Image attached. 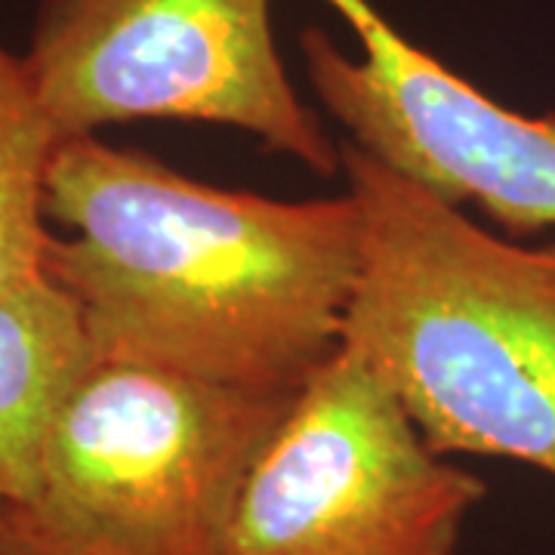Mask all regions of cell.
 I'll return each mask as SVG.
<instances>
[{"instance_id": "cell-4", "label": "cell", "mask_w": 555, "mask_h": 555, "mask_svg": "<svg viewBox=\"0 0 555 555\" xmlns=\"http://www.w3.org/2000/svg\"><path fill=\"white\" fill-rule=\"evenodd\" d=\"M22 62L62 139L195 120L244 130L321 177L343 167L287 78L269 0H40Z\"/></svg>"}, {"instance_id": "cell-8", "label": "cell", "mask_w": 555, "mask_h": 555, "mask_svg": "<svg viewBox=\"0 0 555 555\" xmlns=\"http://www.w3.org/2000/svg\"><path fill=\"white\" fill-rule=\"evenodd\" d=\"M60 142L22 56L0 43V299L43 275V195Z\"/></svg>"}, {"instance_id": "cell-3", "label": "cell", "mask_w": 555, "mask_h": 555, "mask_svg": "<svg viewBox=\"0 0 555 555\" xmlns=\"http://www.w3.org/2000/svg\"><path fill=\"white\" fill-rule=\"evenodd\" d=\"M294 398L93 358L13 506L53 555H219Z\"/></svg>"}, {"instance_id": "cell-9", "label": "cell", "mask_w": 555, "mask_h": 555, "mask_svg": "<svg viewBox=\"0 0 555 555\" xmlns=\"http://www.w3.org/2000/svg\"><path fill=\"white\" fill-rule=\"evenodd\" d=\"M0 555H53L31 534L13 503H0Z\"/></svg>"}, {"instance_id": "cell-6", "label": "cell", "mask_w": 555, "mask_h": 555, "mask_svg": "<svg viewBox=\"0 0 555 555\" xmlns=\"http://www.w3.org/2000/svg\"><path fill=\"white\" fill-rule=\"evenodd\" d=\"M361 40L349 60L309 28L302 56L327 115L383 167L460 207L476 201L509 235L555 225V115L525 118L398 35L367 0L331 3Z\"/></svg>"}, {"instance_id": "cell-2", "label": "cell", "mask_w": 555, "mask_h": 555, "mask_svg": "<svg viewBox=\"0 0 555 555\" xmlns=\"http://www.w3.org/2000/svg\"><path fill=\"white\" fill-rule=\"evenodd\" d=\"M339 155L364 225L343 346L433 451L555 478V244L494 238L352 142Z\"/></svg>"}, {"instance_id": "cell-1", "label": "cell", "mask_w": 555, "mask_h": 555, "mask_svg": "<svg viewBox=\"0 0 555 555\" xmlns=\"http://www.w3.org/2000/svg\"><path fill=\"white\" fill-rule=\"evenodd\" d=\"M43 210L62 229L43 275L96 358L299 392L343 346L364 244L352 195L225 192L90 133L60 142Z\"/></svg>"}, {"instance_id": "cell-5", "label": "cell", "mask_w": 555, "mask_h": 555, "mask_svg": "<svg viewBox=\"0 0 555 555\" xmlns=\"http://www.w3.org/2000/svg\"><path fill=\"white\" fill-rule=\"evenodd\" d=\"M488 488L429 448L386 379L339 346L241 488L219 555H454Z\"/></svg>"}, {"instance_id": "cell-7", "label": "cell", "mask_w": 555, "mask_h": 555, "mask_svg": "<svg viewBox=\"0 0 555 555\" xmlns=\"http://www.w3.org/2000/svg\"><path fill=\"white\" fill-rule=\"evenodd\" d=\"M75 299L47 275L0 299V503H25L53 414L90 367Z\"/></svg>"}]
</instances>
